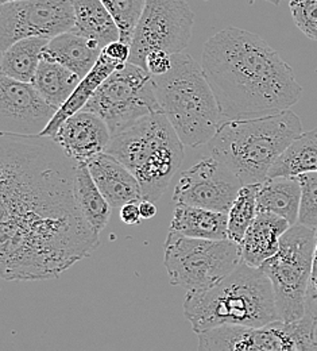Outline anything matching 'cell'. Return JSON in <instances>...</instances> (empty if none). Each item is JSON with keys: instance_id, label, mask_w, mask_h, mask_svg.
Wrapping results in <instances>:
<instances>
[{"instance_id": "obj_1", "label": "cell", "mask_w": 317, "mask_h": 351, "mask_svg": "<svg viewBox=\"0 0 317 351\" xmlns=\"http://www.w3.org/2000/svg\"><path fill=\"white\" fill-rule=\"evenodd\" d=\"M79 161L46 135L0 136V276L58 278L100 243L76 195Z\"/></svg>"}, {"instance_id": "obj_2", "label": "cell", "mask_w": 317, "mask_h": 351, "mask_svg": "<svg viewBox=\"0 0 317 351\" xmlns=\"http://www.w3.org/2000/svg\"><path fill=\"white\" fill-rule=\"evenodd\" d=\"M201 65L225 121L290 110L303 93L279 53L258 34L238 27L205 43Z\"/></svg>"}, {"instance_id": "obj_3", "label": "cell", "mask_w": 317, "mask_h": 351, "mask_svg": "<svg viewBox=\"0 0 317 351\" xmlns=\"http://www.w3.org/2000/svg\"><path fill=\"white\" fill-rule=\"evenodd\" d=\"M183 315L196 334L225 324L261 327L281 320L270 278L243 260L212 288L188 292Z\"/></svg>"}, {"instance_id": "obj_4", "label": "cell", "mask_w": 317, "mask_h": 351, "mask_svg": "<svg viewBox=\"0 0 317 351\" xmlns=\"http://www.w3.org/2000/svg\"><path fill=\"white\" fill-rule=\"evenodd\" d=\"M301 132L299 115L285 110L264 117L226 119L207 146L210 156L223 162L243 185L259 184Z\"/></svg>"}, {"instance_id": "obj_5", "label": "cell", "mask_w": 317, "mask_h": 351, "mask_svg": "<svg viewBox=\"0 0 317 351\" xmlns=\"http://www.w3.org/2000/svg\"><path fill=\"white\" fill-rule=\"evenodd\" d=\"M172 58L168 73L153 76L160 110L183 145H205L225 121L216 96L201 62L185 51L172 54Z\"/></svg>"}, {"instance_id": "obj_6", "label": "cell", "mask_w": 317, "mask_h": 351, "mask_svg": "<svg viewBox=\"0 0 317 351\" xmlns=\"http://www.w3.org/2000/svg\"><path fill=\"white\" fill-rule=\"evenodd\" d=\"M107 153L136 176L144 200L157 202L183 160V142L162 112H153L112 135Z\"/></svg>"}, {"instance_id": "obj_7", "label": "cell", "mask_w": 317, "mask_h": 351, "mask_svg": "<svg viewBox=\"0 0 317 351\" xmlns=\"http://www.w3.org/2000/svg\"><path fill=\"white\" fill-rule=\"evenodd\" d=\"M242 261L240 243L226 239L190 238L169 231L165 267L173 285L188 292L212 288Z\"/></svg>"}, {"instance_id": "obj_8", "label": "cell", "mask_w": 317, "mask_h": 351, "mask_svg": "<svg viewBox=\"0 0 317 351\" xmlns=\"http://www.w3.org/2000/svg\"><path fill=\"white\" fill-rule=\"evenodd\" d=\"M316 235V230L304 224L290 226L281 237L278 252L261 265L272 281L279 317L283 322H296L305 315Z\"/></svg>"}, {"instance_id": "obj_9", "label": "cell", "mask_w": 317, "mask_h": 351, "mask_svg": "<svg viewBox=\"0 0 317 351\" xmlns=\"http://www.w3.org/2000/svg\"><path fill=\"white\" fill-rule=\"evenodd\" d=\"M83 110L100 117L112 135L149 114L161 112L153 75L130 61L101 83Z\"/></svg>"}, {"instance_id": "obj_10", "label": "cell", "mask_w": 317, "mask_h": 351, "mask_svg": "<svg viewBox=\"0 0 317 351\" xmlns=\"http://www.w3.org/2000/svg\"><path fill=\"white\" fill-rule=\"evenodd\" d=\"M315 324L308 316L296 322L275 320L261 327L225 324L197 334L199 350H317Z\"/></svg>"}, {"instance_id": "obj_11", "label": "cell", "mask_w": 317, "mask_h": 351, "mask_svg": "<svg viewBox=\"0 0 317 351\" xmlns=\"http://www.w3.org/2000/svg\"><path fill=\"white\" fill-rule=\"evenodd\" d=\"M193 25L194 14L186 0H146L133 36L130 62L146 69V57L153 50L185 51Z\"/></svg>"}, {"instance_id": "obj_12", "label": "cell", "mask_w": 317, "mask_h": 351, "mask_svg": "<svg viewBox=\"0 0 317 351\" xmlns=\"http://www.w3.org/2000/svg\"><path fill=\"white\" fill-rule=\"evenodd\" d=\"M75 26L72 0H11L0 5V50L23 38L51 40Z\"/></svg>"}, {"instance_id": "obj_13", "label": "cell", "mask_w": 317, "mask_h": 351, "mask_svg": "<svg viewBox=\"0 0 317 351\" xmlns=\"http://www.w3.org/2000/svg\"><path fill=\"white\" fill-rule=\"evenodd\" d=\"M243 182L223 162L210 156L190 167L175 188L173 200L228 214Z\"/></svg>"}, {"instance_id": "obj_14", "label": "cell", "mask_w": 317, "mask_h": 351, "mask_svg": "<svg viewBox=\"0 0 317 351\" xmlns=\"http://www.w3.org/2000/svg\"><path fill=\"white\" fill-rule=\"evenodd\" d=\"M57 111L33 83L0 76L1 132L41 135Z\"/></svg>"}, {"instance_id": "obj_15", "label": "cell", "mask_w": 317, "mask_h": 351, "mask_svg": "<svg viewBox=\"0 0 317 351\" xmlns=\"http://www.w3.org/2000/svg\"><path fill=\"white\" fill-rule=\"evenodd\" d=\"M53 138L73 160L87 162L107 150L112 134L100 117L80 110L61 125Z\"/></svg>"}, {"instance_id": "obj_16", "label": "cell", "mask_w": 317, "mask_h": 351, "mask_svg": "<svg viewBox=\"0 0 317 351\" xmlns=\"http://www.w3.org/2000/svg\"><path fill=\"white\" fill-rule=\"evenodd\" d=\"M86 164L97 188L112 208H121L127 203H139L143 199L136 176L110 153L103 152Z\"/></svg>"}, {"instance_id": "obj_17", "label": "cell", "mask_w": 317, "mask_h": 351, "mask_svg": "<svg viewBox=\"0 0 317 351\" xmlns=\"http://www.w3.org/2000/svg\"><path fill=\"white\" fill-rule=\"evenodd\" d=\"M290 226L288 220L272 213H258L240 242L242 260L250 266L261 267L278 252L281 237Z\"/></svg>"}, {"instance_id": "obj_18", "label": "cell", "mask_w": 317, "mask_h": 351, "mask_svg": "<svg viewBox=\"0 0 317 351\" xmlns=\"http://www.w3.org/2000/svg\"><path fill=\"white\" fill-rule=\"evenodd\" d=\"M101 50L103 47L96 41L66 32L49 40L42 58L58 62L84 79L99 60Z\"/></svg>"}, {"instance_id": "obj_19", "label": "cell", "mask_w": 317, "mask_h": 351, "mask_svg": "<svg viewBox=\"0 0 317 351\" xmlns=\"http://www.w3.org/2000/svg\"><path fill=\"white\" fill-rule=\"evenodd\" d=\"M301 203V184L297 176L268 177L258 184V213H272L292 226L299 221Z\"/></svg>"}, {"instance_id": "obj_20", "label": "cell", "mask_w": 317, "mask_h": 351, "mask_svg": "<svg viewBox=\"0 0 317 351\" xmlns=\"http://www.w3.org/2000/svg\"><path fill=\"white\" fill-rule=\"evenodd\" d=\"M125 65H121L111 60L105 53L101 51L99 60L93 65L90 73L81 79L80 84L75 89V92L71 95V97L58 108L50 123L47 125L44 132L41 135L46 136H54L61 125L73 114L79 112L86 107V104L90 101L94 90L101 86V83L116 69L122 68Z\"/></svg>"}, {"instance_id": "obj_21", "label": "cell", "mask_w": 317, "mask_h": 351, "mask_svg": "<svg viewBox=\"0 0 317 351\" xmlns=\"http://www.w3.org/2000/svg\"><path fill=\"white\" fill-rule=\"evenodd\" d=\"M75 26L71 32L96 41L101 47L121 40L119 27L101 0H72Z\"/></svg>"}, {"instance_id": "obj_22", "label": "cell", "mask_w": 317, "mask_h": 351, "mask_svg": "<svg viewBox=\"0 0 317 351\" xmlns=\"http://www.w3.org/2000/svg\"><path fill=\"white\" fill-rule=\"evenodd\" d=\"M228 214L189 204H177L170 230L190 238L226 239Z\"/></svg>"}, {"instance_id": "obj_23", "label": "cell", "mask_w": 317, "mask_h": 351, "mask_svg": "<svg viewBox=\"0 0 317 351\" xmlns=\"http://www.w3.org/2000/svg\"><path fill=\"white\" fill-rule=\"evenodd\" d=\"M47 43V38L41 37H30L14 43L7 50L1 51V75L23 83H31L42 60V51Z\"/></svg>"}, {"instance_id": "obj_24", "label": "cell", "mask_w": 317, "mask_h": 351, "mask_svg": "<svg viewBox=\"0 0 317 351\" xmlns=\"http://www.w3.org/2000/svg\"><path fill=\"white\" fill-rule=\"evenodd\" d=\"M75 195L77 203L96 232H101L108 224L112 206L97 188L86 162H79L75 175Z\"/></svg>"}, {"instance_id": "obj_25", "label": "cell", "mask_w": 317, "mask_h": 351, "mask_svg": "<svg viewBox=\"0 0 317 351\" xmlns=\"http://www.w3.org/2000/svg\"><path fill=\"white\" fill-rule=\"evenodd\" d=\"M80 82L81 77L66 66L42 58L31 83L50 104L60 108L71 97Z\"/></svg>"}, {"instance_id": "obj_26", "label": "cell", "mask_w": 317, "mask_h": 351, "mask_svg": "<svg viewBox=\"0 0 317 351\" xmlns=\"http://www.w3.org/2000/svg\"><path fill=\"white\" fill-rule=\"evenodd\" d=\"M305 172H317V129L301 132L274 162L269 177Z\"/></svg>"}, {"instance_id": "obj_27", "label": "cell", "mask_w": 317, "mask_h": 351, "mask_svg": "<svg viewBox=\"0 0 317 351\" xmlns=\"http://www.w3.org/2000/svg\"><path fill=\"white\" fill-rule=\"evenodd\" d=\"M258 184L243 185L228 211V238L238 243L242 242L247 228L258 214L257 208Z\"/></svg>"}, {"instance_id": "obj_28", "label": "cell", "mask_w": 317, "mask_h": 351, "mask_svg": "<svg viewBox=\"0 0 317 351\" xmlns=\"http://www.w3.org/2000/svg\"><path fill=\"white\" fill-rule=\"evenodd\" d=\"M114 16L119 32L121 41L131 45L136 23L140 18L146 0H101Z\"/></svg>"}, {"instance_id": "obj_29", "label": "cell", "mask_w": 317, "mask_h": 351, "mask_svg": "<svg viewBox=\"0 0 317 351\" xmlns=\"http://www.w3.org/2000/svg\"><path fill=\"white\" fill-rule=\"evenodd\" d=\"M301 184V203L299 221L317 231V172L297 176Z\"/></svg>"}, {"instance_id": "obj_30", "label": "cell", "mask_w": 317, "mask_h": 351, "mask_svg": "<svg viewBox=\"0 0 317 351\" xmlns=\"http://www.w3.org/2000/svg\"><path fill=\"white\" fill-rule=\"evenodd\" d=\"M289 8L297 27L317 41V0H289Z\"/></svg>"}, {"instance_id": "obj_31", "label": "cell", "mask_w": 317, "mask_h": 351, "mask_svg": "<svg viewBox=\"0 0 317 351\" xmlns=\"http://www.w3.org/2000/svg\"><path fill=\"white\" fill-rule=\"evenodd\" d=\"M172 65H173L172 54L165 50H161V49L150 51L146 57V69L153 76H160V75L168 73L170 71Z\"/></svg>"}, {"instance_id": "obj_32", "label": "cell", "mask_w": 317, "mask_h": 351, "mask_svg": "<svg viewBox=\"0 0 317 351\" xmlns=\"http://www.w3.org/2000/svg\"><path fill=\"white\" fill-rule=\"evenodd\" d=\"M315 322L317 320V235L316 247H315V258H314V267L311 273V280L307 292V302H305V315Z\"/></svg>"}, {"instance_id": "obj_33", "label": "cell", "mask_w": 317, "mask_h": 351, "mask_svg": "<svg viewBox=\"0 0 317 351\" xmlns=\"http://www.w3.org/2000/svg\"><path fill=\"white\" fill-rule=\"evenodd\" d=\"M105 53L111 60L121 65H126L130 61V54H131V45L126 44L121 40L110 43L107 46L103 47L101 50Z\"/></svg>"}, {"instance_id": "obj_34", "label": "cell", "mask_w": 317, "mask_h": 351, "mask_svg": "<svg viewBox=\"0 0 317 351\" xmlns=\"http://www.w3.org/2000/svg\"><path fill=\"white\" fill-rule=\"evenodd\" d=\"M121 219L126 224L134 226L140 223V211H139V203H127L123 207H121Z\"/></svg>"}, {"instance_id": "obj_35", "label": "cell", "mask_w": 317, "mask_h": 351, "mask_svg": "<svg viewBox=\"0 0 317 351\" xmlns=\"http://www.w3.org/2000/svg\"><path fill=\"white\" fill-rule=\"evenodd\" d=\"M139 211H140L142 219H151L157 215V207H155L154 202H151V200L142 199L139 202Z\"/></svg>"}, {"instance_id": "obj_36", "label": "cell", "mask_w": 317, "mask_h": 351, "mask_svg": "<svg viewBox=\"0 0 317 351\" xmlns=\"http://www.w3.org/2000/svg\"><path fill=\"white\" fill-rule=\"evenodd\" d=\"M247 1H249V4H254V3H255V0H247ZM268 1H270L272 4L277 5V4H279L282 0H268Z\"/></svg>"}, {"instance_id": "obj_37", "label": "cell", "mask_w": 317, "mask_h": 351, "mask_svg": "<svg viewBox=\"0 0 317 351\" xmlns=\"http://www.w3.org/2000/svg\"><path fill=\"white\" fill-rule=\"evenodd\" d=\"M315 341L317 342V320L316 324H315Z\"/></svg>"}, {"instance_id": "obj_38", "label": "cell", "mask_w": 317, "mask_h": 351, "mask_svg": "<svg viewBox=\"0 0 317 351\" xmlns=\"http://www.w3.org/2000/svg\"><path fill=\"white\" fill-rule=\"evenodd\" d=\"M5 1H11V0H0V4H1V3H5Z\"/></svg>"}]
</instances>
